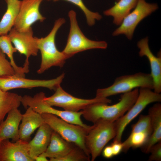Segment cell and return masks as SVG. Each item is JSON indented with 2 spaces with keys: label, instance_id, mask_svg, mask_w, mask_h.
Returning a JSON list of instances; mask_svg holds the SVG:
<instances>
[{
  "label": "cell",
  "instance_id": "1",
  "mask_svg": "<svg viewBox=\"0 0 161 161\" xmlns=\"http://www.w3.org/2000/svg\"><path fill=\"white\" fill-rule=\"evenodd\" d=\"M139 94L138 88L123 93L120 101L112 105L103 103H92L83 110L82 115L86 120L94 123L100 120L114 122L124 115L133 106Z\"/></svg>",
  "mask_w": 161,
  "mask_h": 161
},
{
  "label": "cell",
  "instance_id": "2",
  "mask_svg": "<svg viewBox=\"0 0 161 161\" xmlns=\"http://www.w3.org/2000/svg\"><path fill=\"white\" fill-rule=\"evenodd\" d=\"M65 22L63 18L55 21L52 29L45 37H36L38 48L41 55V62L37 72L38 74L44 73L53 66L62 67L67 59L62 52H60L55 44V37L58 29Z\"/></svg>",
  "mask_w": 161,
  "mask_h": 161
},
{
  "label": "cell",
  "instance_id": "3",
  "mask_svg": "<svg viewBox=\"0 0 161 161\" xmlns=\"http://www.w3.org/2000/svg\"><path fill=\"white\" fill-rule=\"evenodd\" d=\"M44 123L66 141L74 143L83 149L90 158L89 152L85 143V138L90 128L68 123L57 116L50 114H41Z\"/></svg>",
  "mask_w": 161,
  "mask_h": 161
},
{
  "label": "cell",
  "instance_id": "4",
  "mask_svg": "<svg viewBox=\"0 0 161 161\" xmlns=\"http://www.w3.org/2000/svg\"><path fill=\"white\" fill-rule=\"evenodd\" d=\"M142 87L154 89V81L151 73L139 72L118 77L109 87L98 89L95 97L107 98L111 96L129 92L135 88Z\"/></svg>",
  "mask_w": 161,
  "mask_h": 161
},
{
  "label": "cell",
  "instance_id": "5",
  "mask_svg": "<svg viewBox=\"0 0 161 161\" xmlns=\"http://www.w3.org/2000/svg\"><path fill=\"white\" fill-rule=\"evenodd\" d=\"M70 28L66 46L62 51L67 59L75 54L94 49H106L107 47L105 41L90 40L83 34L78 25L76 12L73 10L68 13Z\"/></svg>",
  "mask_w": 161,
  "mask_h": 161
},
{
  "label": "cell",
  "instance_id": "6",
  "mask_svg": "<svg viewBox=\"0 0 161 161\" xmlns=\"http://www.w3.org/2000/svg\"><path fill=\"white\" fill-rule=\"evenodd\" d=\"M114 122L100 120L91 126L85 137V143L92 161H94L100 155L106 144L115 137Z\"/></svg>",
  "mask_w": 161,
  "mask_h": 161
},
{
  "label": "cell",
  "instance_id": "7",
  "mask_svg": "<svg viewBox=\"0 0 161 161\" xmlns=\"http://www.w3.org/2000/svg\"><path fill=\"white\" fill-rule=\"evenodd\" d=\"M161 101V95L146 87H140L134 103L126 113L115 121L116 135L113 141L121 142L123 132L127 126L149 104Z\"/></svg>",
  "mask_w": 161,
  "mask_h": 161
},
{
  "label": "cell",
  "instance_id": "8",
  "mask_svg": "<svg viewBox=\"0 0 161 161\" xmlns=\"http://www.w3.org/2000/svg\"><path fill=\"white\" fill-rule=\"evenodd\" d=\"M45 96V94L43 92L37 93L33 97L25 95L22 97L21 104L25 109L30 107L40 114H52L68 123L86 128L90 127V126L84 124L81 120V117L83 114L82 110L74 112L56 109L45 102L44 98Z\"/></svg>",
  "mask_w": 161,
  "mask_h": 161
},
{
  "label": "cell",
  "instance_id": "9",
  "mask_svg": "<svg viewBox=\"0 0 161 161\" xmlns=\"http://www.w3.org/2000/svg\"><path fill=\"white\" fill-rule=\"evenodd\" d=\"M55 93L52 96L44 98L45 102L52 106L60 107L65 110L78 112L83 110L90 104L97 103H111L112 100L107 98H95L83 99L74 97L65 92L60 86L55 91Z\"/></svg>",
  "mask_w": 161,
  "mask_h": 161
},
{
  "label": "cell",
  "instance_id": "10",
  "mask_svg": "<svg viewBox=\"0 0 161 161\" xmlns=\"http://www.w3.org/2000/svg\"><path fill=\"white\" fill-rule=\"evenodd\" d=\"M158 8L156 3H148L145 0H138L134 10L123 19L119 27L113 32L112 35L116 36L124 34L128 39L131 40L139 23Z\"/></svg>",
  "mask_w": 161,
  "mask_h": 161
},
{
  "label": "cell",
  "instance_id": "11",
  "mask_svg": "<svg viewBox=\"0 0 161 161\" xmlns=\"http://www.w3.org/2000/svg\"><path fill=\"white\" fill-rule=\"evenodd\" d=\"M64 77L63 73L56 78L49 80L27 79L16 76H0V88L4 91L17 88L32 89L42 87L55 91Z\"/></svg>",
  "mask_w": 161,
  "mask_h": 161
},
{
  "label": "cell",
  "instance_id": "12",
  "mask_svg": "<svg viewBox=\"0 0 161 161\" xmlns=\"http://www.w3.org/2000/svg\"><path fill=\"white\" fill-rule=\"evenodd\" d=\"M43 0H23L13 26L19 31L28 30L37 21L43 22L45 18L39 10L40 4Z\"/></svg>",
  "mask_w": 161,
  "mask_h": 161
},
{
  "label": "cell",
  "instance_id": "13",
  "mask_svg": "<svg viewBox=\"0 0 161 161\" xmlns=\"http://www.w3.org/2000/svg\"><path fill=\"white\" fill-rule=\"evenodd\" d=\"M8 35L17 51L25 55V62H29V58L31 56L37 55L39 50L32 27L25 31H19L13 27Z\"/></svg>",
  "mask_w": 161,
  "mask_h": 161
},
{
  "label": "cell",
  "instance_id": "14",
  "mask_svg": "<svg viewBox=\"0 0 161 161\" xmlns=\"http://www.w3.org/2000/svg\"><path fill=\"white\" fill-rule=\"evenodd\" d=\"M29 142L20 139L15 142L5 139L0 142V161H34Z\"/></svg>",
  "mask_w": 161,
  "mask_h": 161
},
{
  "label": "cell",
  "instance_id": "15",
  "mask_svg": "<svg viewBox=\"0 0 161 161\" xmlns=\"http://www.w3.org/2000/svg\"><path fill=\"white\" fill-rule=\"evenodd\" d=\"M148 39L146 37L139 41L137 46L140 49L139 55L141 57L146 56L148 59L151 69V75L154 84V92L160 94L161 92V56L159 54L155 56L150 49L148 45Z\"/></svg>",
  "mask_w": 161,
  "mask_h": 161
},
{
  "label": "cell",
  "instance_id": "16",
  "mask_svg": "<svg viewBox=\"0 0 161 161\" xmlns=\"http://www.w3.org/2000/svg\"><path fill=\"white\" fill-rule=\"evenodd\" d=\"M26 109L24 113L22 114L19 134L20 139L29 142L31 135L44 122L41 114L30 107Z\"/></svg>",
  "mask_w": 161,
  "mask_h": 161
},
{
  "label": "cell",
  "instance_id": "17",
  "mask_svg": "<svg viewBox=\"0 0 161 161\" xmlns=\"http://www.w3.org/2000/svg\"><path fill=\"white\" fill-rule=\"evenodd\" d=\"M22 114L18 108L10 111L7 117L0 124V139H11L15 142L19 139V126Z\"/></svg>",
  "mask_w": 161,
  "mask_h": 161
},
{
  "label": "cell",
  "instance_id": "18",
  "mask_svg": "<svg viewBox=\"0 0 161 161\" xmlns=\"http://www.w3.org/2000/svg\"><path fill=\"white\" fill-rule=\"evenodd\" d=\"M53 131L50 127L44 123L38 128L34 137L29 142L30 155L34 160L35 157L46 151Z\"/></svg>",
  "mask_w": 161,
  "mask_h": 161
},
{
  "label": "cell",
  "instance_id": "19",
  "mask_svg": "<svg viewBox=\"0 0 161 161\" xmlns=\"http://www.w3.org/2000/svg\"><path fill=\"white\" fill-rule=\"evenodd\" d=\"M152 132L146 143L141 147L144 153L148 154L150 148L161 141V104L158 102L149 109Z\"/></svg>",
  "mask_w": 161,
  "mask_h": 161
},
{
  "label": "cell",
  "instance_id": "20",
  "mask_svg": "<svg viewBox=\"0 0 161 161\" xmlns=\"http://www.w3.org/2000/svg\"><path fill=\"white\" fill-rule=\"evenodd\" d=\"M75 145L66 141L53 131L48 146L46 151L41 154L49 159L59 158L67 154Z\"/></svg>",
  "mask_w": 161,
  "mask_h": 161
},
{
  "label": "cell",
  "instance_id": "21",
  "mask_svg": "<svg viewBox=\"0 0 161 161\" xmlns=\"http://www.w3.org/2000/svg\"><path fill=\"white\" fill-rule=\"evenodd\" d=\"M7 10L0 21V36L7 35L14 26L19 13L21 1L5 0Z\"/></svg>",
  "mask_w": 161,
  "mask_h": 161
},
{
  "label": "cell",
  "instance_id": "22",
  "mask_svg": "<svg viewBox=\"0 0 161 161\" xmlns=\"http://www.w3.org/2000/svg\"><path fill=\"white\" fill-rule=\"evenodd\" d=\"M138 0H119L114 6L103 12L106 16H112L113 23L120 25L123 19L134 9Z\"/></svg>",
  "mask_w": 161,
  "mask_h": 161
},
{
  "label": "cell",
  "instance_id": "23",
  "mask_svg": "<svg viewBox=\"0 0 161 161\" xmlns=\"http://www.w3.org/2000/svg\"><path fill=\"white\" fill-rule=\"evenodd\" d=\"M0 49L9 58L10 62L17 76L25 77V74L29 71V64H24L23 67L18 66L15 63L13 57L14 53L17 50L13 47L8 34L0 36Z\"/></svg>",
  "mask_w": 161,
  "mask_h": 161
},
{
  "label": "cell",
  "instance_id": "24",
  "mask_svg": "<svg viewBox=\"0 0 161 161\" xmlns=\"http://www.w3.org/2000/svg\"><path fill=\"white\" fill-rule=\"evenodd\" d=\"M22 97L17 94L4 91L0 88V124L10 111L19 107Z\"/></svg>",
  "mask_w": 161,
  "mask_h": 161
},
{
  "label": "cell",
  "instance_id": "25",
  "mask_svg": "<svg viewBox=\"0 0 161 161\" xmlns=\"http://www.w3.org/2000/svg\"><path fill=\"white\" fill-rule=\"evenodd\" d=\"M151 135L145 132L131 133L128 137L122 143V151L126 153L129 148H141L147 142Z\"/></svg>",
  "mask_w": 161,
  "mask_h": 161
},
{
  "label": "cell",
  "instance_id": "26",
  "mask_svg": "<svg viewBox=\"0 0 161 161\" xmlns=\"http://www.w3.org/2000/svg\"><path fill=\"white\" fill-rule=\"evenodd\" d=\"M84 151L75 144L71 150L64 156L57 159H49L50 161H90Z\"/></svg>",
  "mask_w": 161,
  "mask_h": 161
},
{
  "label": "cell",
  "instance_id": "27",
  "mask_svg": "<svg viewBox=\"0 0 161 161\" xmlns=\"http://www.w3.org/2000/svg\"><path fill=\"white\" fill-rule=\"evenodd\" d=\"M57 1L60 0H53ZM70 2L78 7L83 12L86 16L88 24L89 26L94 25L96 20H99L102 16L99 13L92 12L85 5L82 0H64Z\"/></svg>",
  "mask_w": 161,
  "mask_h": 161
},
{
  "label": "cell",
  "instance_id": "28",
  "mask_svg": "<svg viewBox=\"0 0 161 161\" xmlns=\"http://www.w3.org/2000/svg\"><path fill=\"white\" fill-rule=\"evenodd\" d=\"M131 129V133L145 132L151 135L152 129L149 115H140L137 122L132 126Z\"/></svg>",
  "mask_w": 161,
  "mask_h": 161
},
{
  "label": "cell",
  "instance_id": "29",
  "mask_svg": "<svg viewBox=\"0 0 161 161\" xmlns=\"http://www.w3.org/2000/svg\"><path fill=\"white\" fill-rule=\"evenodd\" d=\"M14 70L5 54L0 49V76L15 75Z\"/></svg>",
  "mask_w": 161,
  "mask_h": 161
},
{
  "label": "cell",
  "instance_id": "30",
  "mask_svg": "<svg viewBox=\"0 0 161 161\" xmlns=\"http://www.w3.org/2000/svg\"><path fill=\"white\" fill-rule=\"evenodd\" d=\"M151 153L148 161H161V141L152 145L150 148L149 153Z\"/></svg>",
  "mask_w": 161,
  "mask_h": 161
},
{
  "label": "cell",
  "instance_id": "31",
  "mask_svg": "<svg viewBox=\"0 0 161 161\" xmlns=\"http://www.w3.org/2000/svg\"><path fill=\"white\" fill-rule=\"evenodd\" d=\"M111 145L112 149L114 156L119 154L122 151L123 148L122 142L113 141Z\"/></svg>",
  "mask_w": 161,
  "mask_h": 161
},
{
  "label": "cell",
  "instance_id": "32",
  "mask_svg": "<svg viewBox=\"0 0 161 161\" xmlns=\"http://www.w3.org/2000/svg\"><path fill=\"white\" fill-rule=\"evenodd\" d=\"M102 151L103 155L105 158L109 159L114 156L112 149L111 145L104 147Z\"/></svg>",
  "mask_w": 161,
  "mask_h": 161
},
{
  "label": "cell",
  "instance_id": "33",
  "mask_svg": "<svg viewBox=\"0 0 161 161\" xmlns=\"http://www.w3.org/2000/svg\"><path fill=\"white\" fill-rule=\"evenodd\" d=\"M47 158L42 154H40L35 157L34 158V161H48Z\"/></svg>",
  "mask_w": 161,
  "mask_h": 161
},
{
  "label": "cell",
  "instance_id": "34",
  "mask_svg": "<svg viewBox=\"0 0 161 161\" xmlns=\"http://www.w3.org/2000/svg\"><path fill=\"white\" fill-rule=\"evenodd\" d=\"M116 1H118L119 0H116Z\"/></svg>",
  "mask_w": 161,
  "mask_h": 161
},
{
  "label": "cell",
  "instance_id": "35",
  "mask_svg": "<svg viewBox=\"0 0 161 161\" xmlns=\"http://www.w3.org/2000/svg\"><path fill=\"white\" fill-rule=\"evenodd\" d=\"M47 0V1H50V0Z\"/></svg>",
  "mask_w": 161,
  "mask_h": 161
},
{
  "label": "cell",
  "instance_id": "36",
  "mask_svg": "<svg viewBox=\"0 0 161 161\" xmlns=\"http://www.w3.org/2000/svg\"><path fill=\"white\" fill-rule=\"evenodd\" d=\"M1 141V140L0 139V142Z\"/></svg>",
  "mask_w": 161,
  "mask_h": 161
}]
</instances>
